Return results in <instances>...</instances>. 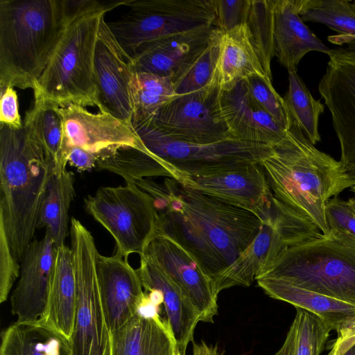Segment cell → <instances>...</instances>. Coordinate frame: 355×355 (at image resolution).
<instances>
[{
	"label": "cell",
	"instance_id": "6",
	"mask_svg": "<svg viewBox=\"0 0 355 355\" xmlns=\"http://www.w3.org/2000/svg\"><path fill=\"white\" fill-rule=\"evenodd\" d=\"M279 279L355 306V238L330 230L288 248L256 277Z\"/></svg>",
	"mask_w": 355,
	"mask_h": 355
},
{
	"label": "cell",
	"instance_id": "4",
	"mask_svg": "<svg viewBox=\"0 0 355 355\" xmlns=\"http://www.w3.org/2000/svg\"><path fill=\"white\" fill-rule=\"evenodd\" d=\"M70 19L66 0H1L0 87L34 91Z\"/></svg>",
	"mask_w": 355,
	"mask_h": 355
},
{
	"label": "cell",
	"instance_id": "1",
	"mask_svg": "<svg viewBox=\"0 0 355 355\" xmlns=\"http://www.w3.org/2000/svg\"><path fill=\"white\" fill-rule=\"evenodd\" d=\"M164 184L162 187L147 180L142 187L155 200L159 214L157 236L177 242L214 279L255 239L261 218L174 179H167Z\"/></svg>",
	"mask_w": 355,
	"mask_h": 355
},
{
	"label": "cell",
	"instance_id": "17",
	"mask_svg": "<svg viewBox=\"0 0 355 355\" xmlns=\"http://www.w3.org/2000/svg\"><path fill=\"white\" fill-rule=\"evenodd\" d=\"M60 111L65 159L66 150L73 146L99 157L107 150L123 146L134 147L147 153L133 128L108 113H92L85 107L72 103L60 106Z\"/></svg>",
	"mask_w": 355,
	"mask_h": 355
},
{
	"label": "cell",
	"instance_id": "49",
	"mask_svg": "<svg viewBox=\"0 0 355 355\" xmlns=\"http://www.w3.org/2000/svg\"><path fill=\"white\" fill-rule=\"evenodd\" d=\"M351 189H352V191L354 192V193L355 194V185H354V186H353V187H351Z\"/></svg>",
	"mask_w": 355,
	"mask_h": 355
},
{
	"label": "cell",
	"instance_id": "29",
	"mask_svg": "<svg viewBox=\"0 0 355 355\" xmlns=\"http://www.w3.org/2000/svg\"><path fill=\"white\" fill-rule=\"evenodd\" d=\"M24 130L43 147L54 164V171L66 169L63 155V120L60 106L53 102L35 99L33 107L26 113Z\"/></svg>",
	"mask_w": 355,
	"mask_h": 355
},
{
	"label": "cell",
	"instance_id": "32",
	"mask_svg": "<svg viewBox=\"0 0 355 355\" xmlns=\"http://www.w3.org/2000/svg\"><path fill=\"white\" fill-rule=\"evenodd\" d=\"M304 22L326 25L338 33L328 40L338 45L355 46V8L346 0H295Z\"/></svg>",
	"mask_w": 355,
	"mask_h": 355
},
{
	"label": "cell",
	"instance_id": "16",
	"mask_svg": "<svg viewBox=\"0 0 355 355\" xmlns=\"http://www.w3.org/2000/svg\"><path fill=\"white\" fill-rule=\"evenodd\" d=\"M148 254L191 301L200 321L214 322L218 314V295L214 279L196 259L171 238L157 235L148 245Z\"/></svg>",
	"mask_w": 355,
	"mask_h": 355
},
{
	"label": "cell",
	"instance_id": "50",
	"mask_svg": "<svg viewBox=\"0 0 355 355\" xmlns=\"http://www.w3.org/2000/svg\"><path fill=\"white\" fill-rule=\"evenodd\" d=\"M175 355H180L178 352H176Z\"/></svg>",
	"mask_w": 355,
	"mask_h": 355
},
{
	"label": "cell",
	"instance_id": "2",
	"mask_svg": "<svg viewBox=\"0 0 355 355\" xmlns=\"http://www.w3.org/2000/svg\"><path fill=\"white\" fill-rule=\"evenodd\" d=\"M54 164L24 129L0 125V302L19 277Z\"/></svg>",
	"mask_w": 355,
	"mask_h": 355
},
{
	"label": "cell",
	"instance_id": "28",
	"mask_svg": "<svg viewBox=\"0 0 355 355\" xmlns=\"http://www.w3.org/2000/svg\"><path fill=\"white\" fill-rule=\"evenodd\" d=\"M0 355H72L69 340L41 320L15 322L1 334Z\"/></svg>",
	"mask_w": 355,
	"mask_h": 355
},
{
	"label": "cell",
	"instance_id": "12",
	"mask_svg": "<svg viewBox=\"0 0 355 355\" xmlns=\"http://www.w3.org/2000/svg\"><path fill=\"white\" fill-rule=\"evenodd\" d=\"M220 92L217 87L207 86L177 95L143 121L165 137L183 142L209 144L234 139L221 114Z\"/></svg>",
	"mask_w": 355,
	"mask_h": 355
},
{
	"label": "cell",
	"instance_id": "35",
	"mask_svg": "<svg viewBox=\"0 0 355 355\" xmlns=\"http://www.w3.org/2000/svg\"><path fill=\"white\" fill-rule=\"evenodd\" d=\"M132 94V124L150 119L163 105L177 96L170 78L137 72Z\"/></svg>",
	"mask_w": 355,
	"mask_h": 355
},
{
	"label": "cell",
	"instance_id": "24",
	"mask_svg": "<svg viewBox=\"0 0 355 355\" xmlns=\"http://www.w3.org/2000/svg\"><path fill=\"white\" fill-rule=\"evenodd\" d=\"M144 306L120 329L111 333V355H175L176 341L166 321Z\"/></svg>",
	"mask_w": 355,
	"mask_h": 355
},
{
	"label": "cell",
	"instance_id": "39",
	"mask_svg": "<svg viewBox=\"0 0 355 355\" xmlns=\"http://www.w3.org/2000/svg\"><path fill=\"white\" fill-rule=\"evenodd\" d=\"M211 3L215 14L214 27L220 31L246 23L250 0H211Z\"/></svg>",
	"mask_w": 355,
	"mask_h": 355
},
{
	"label": "cell",
	"instance_id": "25",
	"mask_svg": "<svg viewBox=\"0 0 355 355\" xmlns=\"http://www.w3.org/2000/svg\"><path fill=\"white\" fill-rule=\"evenodd\" d=\"M274 23L275 56L288 71H297L309 52L329 53L330 49L301 19L295 0H274Z\"/></svg>",
	"mask_w": 355,
	"mask_h": 355
},
{
	"label": "cell",
	"instance_id": "48",
	"mask_svg": "<svg viewBox=\"0 0 355 355\" xmlns=\"http://www.w3.org/2000/svg\"><path fill=\"white\" fill-rule=\"evenodd\" d=\"M327 355H336L335 349L332 347Z\"/></svg>",
	"mask_w": 355,
	"mask_h": 355
},
{
	"label": "cell",
	"instance_id": "22",
	"mask_svg": "<svg viewBox=\"0 0 355 355\" xmlns=\"http://www.w3.org/2000/svg\"><path fill=\"white\" fill-rule=\"evenodd\" d=\"M215 28L204 27L160 38L139 48L131 58L137 73L171 78L209 42Z\"/></svg>",
	"mask_w": 355,
	"mask_h": 355
},
{
	"label": "cell",
	"instance_id": "21",
	"mask_svg": "<svg viewBox=\"0 0 355 355\" xmlns=\"http://www.w3.org/2000/svg\"><path fill=\"white\" fill-rule=\"evenodd\" d=\"M137 272L146 291L159 293L167 317L166 322L175 339L178 352L180 355H185L200 321L196 309L180 288L148 254H140V266Z\"/></svg>",
	"mask_w": 355,
	"mask_h": 355
},
{
	"label": "cell",
	"instance_id": "37",
	"mask_svg": "<svg viewBox=\"0 0 355 355\" xmlns=\"http://www.w3.org/2000/svg\"><path fill=\"white\" fill-rule=\"evenodd\" d=\"M245 24L263 69L272 80L270 63L275 55L274 0H250Z\"/></svg>",
	"mask_w": 355,
	"mask_h": 355
},
{
	"label": "cell",
	"instance_id": "40",
	"mask_svg": "<svg viewBox=\"0 0 355 355\" xmlns=\"http://www.w3.org/2000/svg\"><path fill=\"white\" fill-rule=\"evenodd\" d=\"M325 214L330 230L345 232L355 238V213L348 201L336 196L329 199L325 205Z\"/></svg>",
	"mask_w": 355,
	"mask_h": 355
},
{
	"label": "cell",
	"instance_id": "47",
	"mask_svg": "<svg viewBox=\"0 0 355 355\" xmlns=\"http://www.w3.org/2000/svg\"><path fill=\"white\" fill-rule=\"evenodd\" d=\"M348 202H349V205L351 206L352 209H353V211L355 213V198L349 199L348 200Z\"/></svg>",
	"mask_w": 355,
	"mask_h": 355
},
{
	"label": "cell",
	"instance_id": "14",
	"mask_svg": "<svg viewBox=\"0 0 355 355\" xmlns=\"http://www.w3.org/2000/svg\"><path fill=\"white\" fill-rule=\"evenodd\" d=\"M94 62L99 111L132 126V91L136 72L131 58L105 21V15L100 21Z\"/></svg>",
	"mask_w": 355,
	"mask_h": 355
},
{
	"label": "cell",
	"instance_id": "26",
	"mask_svg": "<svg viewBox=\"0 0 355 355\" xmlns=\"http://www.w3.org/2000/svg\"><path fill=\"white\" fill-rule=\"evenodd\" d=\"M76 307L73 255L65 244L55 248L48 301L40 320L70 339Z\"/></svg>",
	"mask_w": 355,
	"mask_h": 355
},
{
	"label": "cell",
	"instance_id": "11",
	"mask_svg": "<svg viewBox=\"0 0 355 355\" xmlns=\"http://www.w3.org/2000/svg\"><path fill=\"white\" fill-rule=\"evenodd\" d=\"M322 234L311 221L273 197L271 211L262 220L255 239L229 267L214 278L217 292L235 286H250L283 251Z\"/></svg>",
	"mask_w": 355,
	"mask_h": 355
},
{
	"label": "cell",
	"instance_id": "9",
	"mask_svg": "<svg viewBox=\"0 0 355 355\" xmlns=\"http://www.w3.org/2000/svg\"><path fill=\"white\" fill-rule=\"evenodd\" d=\"M71 249L76 282V307L69 339L72 355H111V332L101 300L96 258L91 232L75 218L71 219Z\"/></svg>",
	"mask_w": 355,
	"mask_h": 355
},
{
	"label": "cell",
	"instance_id": "18",
	"mask_svg": "<svg viewBox=\"0 0 355 355\" xmlns=\"http://www.w3.org/2000/svg\"><path fill=\"white\" fill-rule=\"evenodd\" d=\"M96 273L102 306L110 332L129 322L146 304L149 295L143 291L137 272L128 259L116 254L98 253Z\"/></svg>",
	"mask_w": 355,
	"mask_h": 355
},
{
	"label": "cell",
	"instance_id": "33",
	"mask_svg": "<svg viewBox=\"0 0 355 355\" xmlns=\"http://www.w3.org/2000/svg\"><path fill=\"white\" fill-rule=\"evenodd\" d=\"M296 309L286 339L275 355H320L331 328L316 315Z\"/></svg>",
	"mask_w": 355,
	"mask_h": 355
},
{
	"label": "cell",
	"instance_id": "46",
	"mask_svg": "<svg viewBox=\"0 0 355 355\" xmlns=\"http://www.w3.org/2000/svg\"><path fill=\"white\" fill-rule=\"evenodd\" d=\"M343 355H355V344L346 351Z\"/></svg>",
	"mask_w": 355,
	"mask_h": 355
},
{
	"label": "cell",
	"instance_id": "8",
	"mask_svg": "<svg viewBox=\"0 0 355 355\" xmlns=\"http://www.w3.org/2000/svg\"><path fill=\"white\" fill-rule=\"evenodd\" d=\"M128 11L107 23L131 58L142 46L165 37L214 26L211 0H129Z\"/></svg>",
	"mask_w": 355,
	"mask_h": 355
},
{
	"label": "cell",
	"instance_id": "27",
	"mask_svg": "<svg viewBox=\"0 0 355 355\" xmlns=\"http://www.w3.org/2000/svg\"><path fill=\"white\" fill-rule=\"evenodd\" d=\"M257 284L270 297L309 311L338 331L355 318V306L340 300L301 288L283 281L260 278Z\"/></svg>",
	"mask_w": 355,
	"mask_h": 355
},
{
	"label": "cell",
	"instance_id": "13",
	"mask_svg": "<svg viewBox=\"0 0 355 355\" xmlns=\"http://www.w3.org/2000/svg\"><path fill=\"white\" fill-rule=\"evenodd\" d=\"M318 90L331 116L345 168L355 166V46L330 49Z\"/></svg>",
	"mask_w": 355,
	"mask_h": 355
},
{
	"label": "cell",
	"instance_id": "41",
	"mask_svg": "<svg viewBox=\"0 0 355 355\" xmlns=\"http://www.w3.org/2000/svg\"><path fill=\"white\" fill-rule=\"evenodd\" d=\"M0 125L15 129L23 128L16 91L10 86L0 87Z\"/></svg>",
	"mask_w": 355,
	"mask_h": 355
},
{
	"label": "cell",
	"instance_id": "30",
	"mask_svg": "<svg viewBox=\"0 0 355 355\" xmlns=\"http://www.w3.org/2000/svg\"><path fill=\"white\" fill-rule=\"evenodd\" d=\"M96 167L121 176L126 184H135L145 178L165 176L178 180L182 173L152 155L131 146L103 153Z\"/></svg>",
	"mask_w": 355,
	"mask_h": 355
},
{
	"label": "cell",
	"instance_id": "34",
	"mask_svg": "<svg viewBox=\"0 0 355 355\" xmlns=\"http://www.w3.org/2000/svg\"><path fill=\"white\" fill-rule=\"evenodd\" d=\"M284 100L292 123L313 145L320 141L318 122L324 105L313 97L297 71H288V89Z\"/></svg>",
	"mask_w": 355,
	"mask_h": 355
},
{
	"label": "cell",
	"instance_id": "44",
	"mask_svg": "<svg viewBox=\"0 0 355 355\" xmlns=\"http://www.w3.org/2000/svg\"><path fill=\"white\" fill-rule=\"evenodd\" d=\"M193 355H223L218 345H208L205 341L194 343L193 345Z\"/></svg>",
	"mask_w": 355,
	"mask_h": 355
},
{
	"label": "cell",
	"instance_id": "7",
	"mask_svg": "<svg viewBox=\"0 0 355 355\" xmlns=\"http://www.w3.org/2000/svg\"><path fill=\"white\" fill-rule=\"evenodd\" d=\"M87 212L112 236L116 254H142L157 236L159 214L154 198L135 184L102 187L85 199Z\"/></svg>",
	"mask_w": 355,
	"mask_h": 355
},
{
	"label": "cell",
	"instance_id": "38",
	"mask_svg": "<svg viewBox=\"0 0 355 355\" xmlns=\"http://www.w3.org/2000/svg\"><path fill=\"white\" fill-rule=\"evenodd\" d=\"M245 80L255 103L284 130H288L292 121L284 98L273 87L272 80L259 76L250 77Z\"/></svg>",
	"mask_w": 355,
	"mask_h": 355
},
{
	"label": "cell",
	"instance_id": "15",
	"mask_svg": "<svg viewBox=\"0 0 355 355\" xmlns=\"http://www.w3.org/2000/svg\"><path fill=\"white\" fill-rule=\"evenodd\" d=\"M176 181L189 189L251 211L261 220L272 209L273 195L261 163L200 175L182 173Z\"/></svg>",
	"mask_w": 355,
	"mask_h": 355
},
{
	"label": "cell",
	"instance_id": "20",
	"mask_svg": "<svg viewBox=\"0 0 355 355\" xmlns=\"http://www.w3.org/2000/svg\"><path fill=\"white\" fill-rule=\"evenodd\" d=\"M223 118L234 138L272 146L286 134L268 114L253 101L245 80L232 89L220 92Z\"/></svg>",
	"mask_w": 355,
	"mask_h": 355
},
{
	"label": "cell",
	"instance_id": "51",
	"mask_svg": "<svg viewBox=\"0 0 355 355\" xmlns=\"http://www.w3.org/2000/svg\"><path fill=\"white\" fill-rule=\"evenodd\" d=\"M353 5H354V8H355V1H354V4H353Z\"/></svg>",
	"mask_w": 355,
	"mask_h": 355
},
{
	"label": "cell",
	"instance_id": "42",
	"mask_svg": "<svg viewBox=\"0 0 355 355\" xmlns=\"http://www.w3.org/2000/svg\"><path fill=\"white\" fill-rule=\"evenodd\" d=\"M65 157L71 166L79 171H90L96 167L99 155L89 153L81 148L73 146L65 152Z\"/></svg>",
	"mask_w": 355,
	"mask_h": 355
},
{
	"label": "cell",
	"instance_id": "45",
	"mask_svg": "<svg viewBox=\"0 0 355 355\" xmlns=\"http://www.w3.org/2000/svg\"><path fill=\"white\" fill-rule=\"evenodd\" d=\"M345 170L351 178L355 181V166L348 167Z\"/></svg>",
	"mask_w": 355,
	"mask_h": 355
},
{
	"label": "cell",
	"instance_id": "19",
	"mask_svg": "<svg viewBox=\"0 0 355 355\" xmlns=\"http://www.w3.org/2000/svg\"><path fill=\"white\" fill-rule=\"evenodd\" d=\"M55 245L45 231L30 243L20 266L19 279L10 297L11 312L17 322H36L46 309Z\"/></svg>",
	"mask_w": 355,
	"mask_h": 355
},
{
	"label": "cell",
	"instance_id": "23",
	"mask_svg": "<svg viewBox=\"0 0 355 355\" xmlns=\"http://www.w3.org/2000/svg\"><path fill=\"white\" fill-rule=\"evenodd\" d=\"M253 76L270 79L263 69L247 24L225 32L219 31L218 52L209 86L217 87L220 91L228 90Z\"/></svg>",
	"mask_w": 355,
	"mask_h": 355
},
{
	"label": "cell",
	"instance_id": "36",
	"mask_svg": "<svg viewBox=\"0 0 355 355\" xmlns=\"http://www.w3.org/2000/svg\"><path fill=\"white\" fill-rule=\"evenodd\" d=\"M219 31L215 28L209 44L171 78L177 95L187 94L210 85L216 59Z\"/></svg>",
	"mask_w": 355,
	"mask_h": 355
},
{
	"label": "cell",
	"instance_id": "5",
	"mask_svg": "<svg viewBox=\"0 0 355 355\" xmlns=\"http://www.w3.org/2000/svg\"><path fill=\"white\" fill-rule=\"evenodd\" d=\"M124 3H101L71 17L37 82L35 99L60 106L72 103L98 107L94 61L101 19L107 11Z\"/></svg>",
	"mask_w": 355,
	"mask_h": 355
},
{
	"label": "cell",
	"instance_id": "3",
	"mask_svg": "<svg viewBox=\"0 0 355 355\" xmlns=\"http://www.w3.org/2000/svg\"><path fill=\"white\" fill-rule=\"evenodd\" d=\"M261 164L273 197L328 234L327 202L355 185L340 161L317 149L292 123Z\"/></svg>",
	"mask_w": 355,
	"mask_h": 355
},
{
	"label": "cell",
	"instance_id": "31",
	"mask_svg": "<svg viewBox=\"0 0 355 355\" xmlns=\"http://www.w3.org/2000/svg\"><path fill=\"white\" fill-rule=\"evenodd\" d=\"M74 175L67 169L53 173L42 205L37 229L44 227L55 247L64 244L68 232L69 210L75 196Z\"/></svg>",
	"mask_w": 355,
	"mask_h": 355
},
{
	"label": "cell",
	"instance_id": "43",
	"mask_svg": "<svg viewBox=\"0 0 355 355\" xmlns=\"http://www.w3.org/2000/svg\"><path fill=\"white\" fill-rule=\"evenodd\" d=\"M338 337L332 347L336 355H343L355 344V318L342 327L338 331Z\"/></svg>",
	"mask_w": 355,
	"mask_h": 355
},
{
	"label": "cell",
	"instance_id": "10",
	"mask_svg": "<svg viewBox=\"0 0 355 355\" xmlns=\"http://www.w3.org/2000/svg\"><path fill=\"white\" fill-rule=\"evenodd\" d=\"M148 153L179 172L200 175L261 163L271 146L229 139L198 144L171 139L158 132L148 121L132 125Z\"/></svg>",
	"mask_w": 355,
	"mask_h": 355
}]
</instances>
